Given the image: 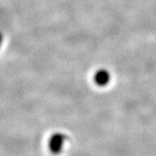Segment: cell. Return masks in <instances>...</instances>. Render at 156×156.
Here are the masks:
<instances>
[{"label": "cell", "mask_w": 156, "mask_h": 156, "mask_svg": "<svg viewBox=\"0 0 156 156\" xmlns=\"http://www.w3.org/2000/svg\"><path fill=\"white\" fill-rule=\"evenodd\" d=\"M64 144V136L62 134H55L50 140V150L54 153H58L61 150L62 147Z\"/></svg>", "instance_id": "obj_1"}, {"label": "cell", "mask_w": 156, "mask_h": 156, "mask_svg": "<svg viewBox=\"0 0 156 156\" xmlns=\"http://www.w3.org/2000/svg\"><path fill=\"white\" fill-rule=\"evenodd\" d=\"M2 41H3V34L0 32V47H1V44H2Z\"/></svg>", "instance_id": "obj_3"}, {"label": "cell", "mask_w": 156, "mask_h": 156, "mask_svg": "<svg viewBox=\"0 0 156 156\" xmlns=\"http://www.w3.org/2000/svg\"><path fill=\"white\" fill-rule=\"evenodd\" d=\"M94 79L95 83L98 84L99 86H105L110 81V75L108 71L105 69H100L95 73Z\"/></svg>", "instance_id": "obj_2"}]
</instances>
